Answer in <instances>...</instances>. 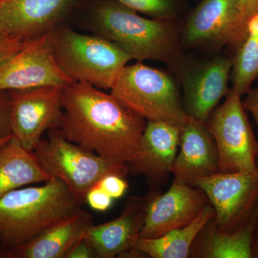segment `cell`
<instances>
[{
	"instance_id": "1",
	"label": "cell",
	"mask_w": 258,
	"mask_h": 258,
	"mask_svg": "<svg viewBox=\"0 0 258 258\" xmlns=\"http://www.w3.org/2000/svg\"><path fill=\"white\" fill-rule=\"evenodd\" d=\"M62 102L64 138L114 164L127 165L138 156L147 122L116 97L74 82L63 88Z\"/></svg>"
},
{
	"instance_id": "2",
	"label": "cell",
	"mask_w": 258,
	"mask_h": 258,
	"mask_svg": "<svg viewBox=\"0 0 258 258\" xmlns=\"http://www.w3.org/2000/svg\"><path fill=\"white\" fill-rule=\"evenodd\" d=\"M67 186L52 177L0 198V245L13 249L81 209Z\"/></svg>"
},
{
	"instance_id": "3",
	"label": "cell",
	"mask_w": 258,
	"mask_h": 258,
	"mask_svg": "<svg viewBox=\"0 0 258 258\" xmlns=\"http://www.w3.org/2000/svg\"><path fill=\"white\" fill-rule=\"evenodd\" d=\"M48 33L56 62L74 82L111 90L122 70L133 60L118 45L100 35L57 27Z\"/></svg>"
},
{
	"instance_id": "4",
	"label": "cell",
	"mask_w": 258,
	"mask_h": 258,
	"mask_svg": "<svg viewBox=\"0 0 258 258\" xmlns=\"http://www.w3.org/2000/svg\"><path fill=\"white\" fill-rule=\"evenodd\" d=\"M93 24L97 35L140 62H169L176 53L175 36L166 20L143 18L115 0L98 7Z\"/></svg>"
},
{
	"instance_id": "5",
	"label": "cell",
	"mask_w": 258,
	"mask_h": 258,
	"mask_svg": "<svg viewBox=\"0 0 258 258\" xmlns=\"http://www.w3.org/2000/svg\"><path fill=\"white\" fill-rule=\"evenodd\" d=\"M111 93L145 120L181 128L189 119L177 86L170 76L140 61L123 68Z\"/></svg>"
},
{
	"instance_id": "6",
	"label": "cell",
	"mask_w": 258,
	"mask_h": 258,
	"mask_svg": "<svg viewBox=\"0 0 258 258\" xmlns=\"http://www.w3.org/2000/svg\"><path fill=\"white\" fill-rule=\"evenodd\" d=\"M33 152L43 170L62 181L81 205L103 176L116 174L126 177L128 174L127 165L112 163L70 142L57 128L49 130Z\"/></svg>"
},
{
	"instance_id": "7",
	"label": "cell",
	"mask_w": 258,
	"mask_h": 258,
	"mask_svg": "<svg viewBox=\"0 0 258 258\" xmlns=\"http://www.w3.org/2000/svg\"><path fill=\"white\" fill-rule=\"evenodd\" d=\"M241 96L230 90L206 123L216 143L220 172L252 171L258 166V142Z\"/></svg>"
},
{
	"instance_id": "8",
	"label": "cell",
	"mask_w": 258,
	"mask_h": 258,
	"mask_svg": "<svg viewBox=\"0 0 258 258\" xmlns=\"http://www.w3.org/2000/svg\"><path fill=\"white\" fill-rule=\"evenodd\" d=\"M192 186L203 190L215 212L220 230L232 232L248 218L258 204V166L252 171L218 172L198 178Z\"/></svg>"
},
{
	"instance_id": "9",
	"label": "cell",
	"mask_w": 258,
	"mask_h": 258,
	"mask_svg": "<svg viewBox=\"0 0 258 258\" xmlns=\"http://www.w3.org/2000/svg\"><path fill=\"white\" fill-rule=\"evenodd\" d=\"M63 88L42 86L8 91L12 135L22 147L33 152L45 132L60 127Z\"/></svg>"
},
{
	"instance_id": "10",
	"label": "cell",
	"mask_w": 258,
	"mask_h": 258,
	"mask_svg": "<svg viewBox=\"0 0 258 258\" xmlns=\"http://www.w3.org/2000/svg\"><path fill=\"white\" fill-rule=\"evenodd\" d=\"M48 32L32 39L21 50L0 64V91L42 86L64 88L74 82L56 62Z\"/></svg>"
},
{
	"instance_id": "11",
	"label": "cell",
	"mask_w": 258,
	"mask_h": 258,
	"mask_svg": "<svg viewBox=\"0 0 258 258\" xmlns=\"http://www.w3.org/2000/svg\"><path fill=\"white\" fill-rule=\"evenodd\" d=\"M209 204L203 190L174 181L165 193L149 195L139 237L157 238L189 225Z\"/></svg>"
},
{
	"instance_id": "12",
	"label": "cell",
	"mask_w": 258,
	"mask_h": 258,
	"mask_svg": "<svg viewBox=\"0 0 258 258\" xmlns=\"http://www.w3.org/2000/svg\"><path fill=\"white\" fill-rule=\"evenodd\" d=\"M149 195L132 197L119 217L106 223L88 226L84 236L98 258L142 257L137 241L145 217Z\"/></svg>"
},
{
	"instance_id": "13",
	"label": "cell",
	"mask_w": 258,
	"mask_h": 258,
	"mask_svg": "<svg viewBox=\"0 0 258 258\" xmlns=\"http://www.w3.org/2000/svg\"><path fill=\"white\" fill-rule=\"evenodd\" d=\"M74 0H3L0 35L31 40L50 32Z\"/></svg>"
},
{
	"instance_id": "14",
	"label": "cell",
	"mask_w": 258,
	"mask_h": 258,
	"mask_svg": "<svg viewBox=\"0 0 258 258\" xmlns=\"http://www.w3.org/2000/svg\"><path fill=\"white\" fill-rule=\"evenodd\" d=\"M179 147L171 169L174 181L192 186L195 179L220 172L216 143L206 123L189 116L181 128Z\"/></svg>"
},
{
	"instance_id": "15",
	"label": "cell",
	"mask_w": 258,
	"mask_h": 258,
	"mask_svg": "<svg viewBox=\"0 0 258 258\" xmlns=\"http://www.w3.org/2000/svg\"><path fill=\"white\" fill-rule=\"evenodd\" d=\"M180 133L175 125L148 120L138 156L127 164L128 173L146 176L154 184L166 179L177 155Z\"/></svg>"
},
{
	"instance_id": "16",
	"label": "cell",
	"mask_w": 258,
	"mask_h": 258,
	"mask_svg": "<svg viewBox=\"0 0 258 258\" xmlns=\"http://www.w3.org/2000/svg\"><path fill=\"white\" fill-rule=\"evenodd\" d=\"M232 60L220 57L190 75L184 83L185 111L188 116L206 123L212 111L230 90Z\"/></svg>"
},
{
	"instance_id": "17",
	"label": "cell",
	"mask_w": 258,
	"mask_h": 258,
	"mask_svg": "<svg viewBox=\"0 0 258 258\" xmlns=\"http://www.w3.org/2000/svg\"><path fill=\"white\" fill-rule=\"evenodd\" d=\"M237 0H203L190 15L184 28L186 43L230 44L237 15Z\"/></svg>"
},
{
	"instance_id": "18",
	"label": "cell",
	"mask_w": 258,
	"mask_h": 258,
	"mask_svg": "<svg viewBox=\"0 0 258 258\" xmlns=\"http://www.w3.org/2000/svg\"><path fill=\"white\" fill-rule=\"evenodd\" d=\"M91 224L92 215L81 208L32 240L12 249L15 258H66Z\"/></svg>"
},
{
	"instance_id": "19",
	"label": "cell",
	"mask_w": 258,
	"mask_h": 258,
	"mask_svg": "<svg viewBox=\"0 0 258 258\" xmlns=\"http://www.w3.org/2000/svg\"><path fill=\"white\" fill-rule=\"evenodd\" d=\"M258 220V204L248 218L232 232L220 230L213 219L197 237L190 255L204 258H251L252 239Z\"/></svg>"
},
{
	"instance_id": "20",
	"label": "cell",
	"mask_w": 258,
	"mask_h": 258,
	"mask_svg": "<svg viewBox=\"0 0 258 258\" xmlns=\"http://www.w3.org/2000/svg\"><path fill=\"white\" fill-rule=\"evenodd\" d=\"M35 154L12 138L0 148V198L20 188L51 179Z\"/></svg>"
},
{
	"instance_id": "21",
	"label": "cell",
	"mask_w": 258,
	"mask_h": 258,
	"mask_svg": "<svg viewBox=\"0 0 258 258\" xmlns=\"http://www.w3.org/2000/svg\"><path fill=\"white\" fill-rule=\"evenodd\" d=\"M215 216V210L210 203L189 225L157 238L139 237L137 248L152 258L189 257L197 237Z\"/></svg>"
},
{
	"instance_id": "22",
	"label": "cell",
	"mask_w": 258,
	"mask_h": 258,
	"mask_svg": "<svg viewBox=\"0 0 258 258\" xmlns=\"http://www.w3.org/2000/svg\"><path fill=\"white\" fill-rule=\"evenodd\" d=\"M232 89L243 96L258 78V13L249 19L243 40L237 47L231 71Z\"/></svg>"
},
{
	"instance_id": "23",
	"label": "cell",
	"mask_w": 258,
	"mask_h": 258,
	"mask_svg": "<svg viewBox=\"0 0 258 258\" xmlns=\"http://www.w3.org/2000/svg\"><path fill=\"white\" fill-rule=\"evenodd\" d=\"M120 4L159 20H168L174 14L176 0H115Z\"/></svg>"
},
{
	"instance_id": "24",
	"label": "cell",
	"mask_w": 258,
	"mask_h": 258,
	"mask_svg": "<svg viewBox=\"0 0 258 258\" xmlns=\"http://www.w3.org/2000/svg\"><path fill=\"white\" fill-rule=\"evenodd\" d=\"M258 13V0H237V15L230 45L237 47L245 35L249 19Z\"/></svg>"
},
{
	"instance_id": "25",
	"label": "cell",
	"mask_w": 258,
	"mask_h": 258,
	"mask_svg": "<svg viewBox=\"0 0 258 258\" xmlns=\"http://www.w3.org/2000/svg\"><path fill=\"white\" fill-rule=\"evenodd\" d=\"M125 177L116 174H110L103 176L98 183V186L111 198L119 199L124 195L128 188Z\"/></svg>"
},
{
	"instance_id": "26",
	"label": "cell",
	"mask_w": 258,
	"mask_h": 258,
	"mask_svg": "<svg viewBox=\"0 0 258 258\" xmlns=\"http://www.w3.org/2000/svg\"><path fill=\"white\" fill-rule=\"evenodd\" d=\"M113 200L97 184L88 191L85 203H87L88 206L95 211L106 212L111 208Z\"/></svg>"
},
{
	"instance_id": "27",
	"label": "cell",
	"mask_w": 258,
	"mask_h": 258,
	"mask_svg": "<svg viewBox=\"0 0 258 258\" xmlns=\"http://www.w3.org/2000/svg\"><path fill=\"white\" fill-rule=\"evenodd\" d=\"M31 40L0 35V64L21 50Z\"/></svg>"
},
{
	"instance_id": "28",
	"label": "cell",
	"mask_w": 258,
	"mask_h": 258,
	"mask_svg": "<svg viewBox=\"0 0 258 258\" xmlns=\"http://www.w3.org/2000/svg\"><path fill=\"white\" fill-rule=\"evenodd\" d=\"M12 134L11 102L8 91H0V139Z\"/></svg>"
},
{
	"instance_id": "29",
	"label": "cell",
	"mask_w": 258,
	"mask_h": 258,
	"mask_svg": "<svg viewBox=\"0 0 258 258\" xmlns=\"http://www.w3.org/2000/svg\"><path fill=\"white\" fill-rule=\"evenodd\" d=\"M66 258H98L96 250L83 236L69 251Z\"/></svg>"
},
{
	"instance_id": "30",
	"label": "cell",
	"mask_w": 258,
	"mask_h": 258,
	"mask_svg": "<svg viewBox=\"0 0 258 258\" xmlns=\"http://www.w3.org/2000/svg\"><path fill=\"white\" fill-rule=\"evenodd\" d=\"M246 95L247 96L242 101L244 109L253 116L258 126V85L255 88H250Z\"/></svg>"
},
{
	"instance_id": "31",
	"label": "cell",
	"mask_w": 258,
	"mask_h": 258,
	"mask_svg": "<svg viewBox=\"0 0 258 258\" xmlns=\"http://www.w3.org/2000/svg\"><path fill=\"white\" fill-rule=\"evenodd\" d=\"M252 255L253 257L258 258V220L255 229L254 231L253 239H252Z\"/></svg>"
},
{
	"instance_id": "32",
	"label": "cell",
	"mask_w": 258,
	"mask_h": 258,
	"mask_svg": "<svg viewBox=\"0 0 258 258\" xmlns=\"http://www.w3.org/2000/svg\"><path fill=\"white\" fill-rule=\"evenodd\" d=\"M0 258H15L13 249L0 245Z\"/></svg>"
},
{
	"instance_id": "33",
	"label": "cell",
	"mask_w": 258,
	"mask_h": 258,
	"mask_svg": "<svg viewBox=\"0 0 258 258\" xmlns=\"http://www.w3.org/2000/svg\"><path fill=\"white\" fill-rule=\"evenodd\" d=\"M12 137H13V135L10 134V135L8 136V137H5L3 139H0V148L3 147V146L4 145V144L6 143L7 142H8V141H9L10 139L12 138Z\"/></svg>"
},
{
	"instance_id": "34",
	"label": "cell",
	"mask_w": 258,
	"mask_h": 258,
	"mask_svg": "<svg viewBox=\"0 0 258 258\" xmlns=\"http://www.w3.org/2000/svg\"><path fill=\"white\" fill-rule=\"evenodd\" d=\"M3 1V0H0V2Z\"/></svg>"
}]
</instances>
